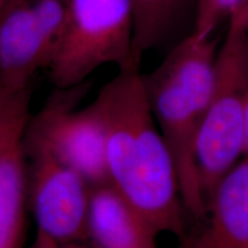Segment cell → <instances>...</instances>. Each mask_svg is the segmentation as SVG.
I'll list each match as a JSON object with an SVG mask.
<instances>
[{"label":"cell","instance_id":"obj_1","mask_svg":"<svg viewBox=\"0 0 248 248\" xmlns=\"http://www.w3.org/2000/svg\"><path fill=\"white\" fill-rule=\"evenodd\" d=\"M92 104L106 132L109 184L159 233L185 234L177 172L148 105L140 68L120 69Z\"/></svg>","mask_w":248,"mask_h":248},{"label":"cell","instance_id":"obj_2","mask_svg":"<svg viewBox=\"0 0 248 248\" xmlns=\"http://www.w3.org/2000/svg\"><path fill=\"white\" fill-rule=\"evenodd\" d=\"M192 32L162 62L141 74L148 105L177 172L186 214L202 219L207 202L197 164V145L215 77L217 42Z\"/></svg>","mask_w":248,"mask_h":248},{"label":"cell","instance_id":"obj_3","mask_svg":"<svg viewBox=\"0 0 248 248\" xmlns=\"http://www.w3.org/2000/svg\"><path fill=\"white\" fill-rule=\"evenodd\" d=\"M131 0H67L63 28L47 70L55 88L88 82L99 68H140L133 60Z\"/></svg>","mask_w":248,"mask_h":248},{"label":"cell","instance_id":"obj_4","mask_svg":"<svg viewBox=\"0 0 248 248\" xmlns=\"http://www.w3.org/2000/svg\"><path fill=\"white\" fill-rule=\"evenodd\" d=\"M248 95V32L229 23L217 51L215 77L198 138L197 164L207 207L217 184L243 157Z\"/></svg>","mask_w":248,"mask_h":248},{"label":"cell","instance_id":"obj_5","mask_svg":"<svg viewBox=\"0 0 248 248\" xmlns=\"http://www.w3.org/2000/svg\"><path fill=\"white\" fill-rule=\"evenodd\" d=\"M89 82L58 89L35 116H30L23 136L24 153H45L79 173L91 187L109 184L106 132L92 102L78 104Z\"/></svg>","mask_w":248,"mask_h":248},{"label":"cell","instance_id":"obj_6","mask_svg":"<svg viewBox=\"0 0 248 248\" xmlns=\"http://www.w3.org/2000/svg\"><path fill=\"white\" fill-rule=\"evenodd\" d=\"M67 0H9L0 11V88L29 90L47 69L63 28Z\"/></svg>","mask_w":248,"mask_h":248},{"label":"cell","instance_id":"obj_7","mask_svg":"<svg viewBox=\"0 0 248 248\" xmlns=\"http://www.w3.org/2000/svg\"><path fill=\"white\" fill-rule=\"evenodd\" d=\"M26 157L30 159L28 195L37 232L59 246L85 243L91 186L51 155L29 153Z\"/></svg>","mask_w":248,"mask_h":248},{"label":"cell","instance_id":"obj_8","mask_svg":"<svg viewBox=\"0 0 248 248\" xmlns=\"http://www.w3.org/2000/svg\"><path fill=\"white\" fill-rule=\"evenodd\" d=\"M200 232L184 248H248V160L241 159L210 195Z\"/></svg>","mask_w":248,"mask_h":248},{"label":"cell","instance_id":"obj_9","mask_svg":"<svg viewBox=\"0 0 248 248\" xmlns=\"http://www.w3.org/2000/svg\"><path fill=\"white\" fill-rule=\"evenodd\" d=\"M160 233L110 184L93 187L86 241L94 248H159Z\"/></svg>","mask_w":248,"mask_h":248},{"label":"cell","instance_id":"obj_10","mask_svg":"<svg viewBox=\"0 0 248 248\" xmlns=\"http://www.w3.org/2000/svg\"><path fill=\"white\" fill-rule=\"evenodd\" d=\"M27 195V157L21 141L0 159V248H23Z\"/></svg>","mask_w":248,"mask_h":248},{"label":"cell","instance_id":"obj_11","mask_svg":"<svg viewBox=\"0 0 248 248\" xmlns=\"http://www.w3.org/2000/svg\"><path fill=\"white\" fill-rule=\"evenodd\" d=\"M133 11V60L159 47L183 23L197 0H131Z\"/></svg>","mask_w":248,"mask_h":248},{"label":"cell","instance_id":"obj_12","mask_svg":"<svg viewBox=\"0 0 248 248\" xmlns=\"http://www.w3.org/2000/svg\"><path fill=\"white\" fill-rule=\"evenodd\" d=\"M30 89L9 91L0 88V159L23 140L30 119Z\"/></svg>","mask_w":248,"mask_h":248},{"label":"cell","instance_id":"obj_13","mask_svg":"<svg viewBox=\"0 0 248 248\" xmlns=\"http://www.w3.org/2000/svg\"><path fill=\"white\" fill-rule=\"evenodd\" d=\"M246 0H197L192 32L212 36L222 21L229 20Z\"/></svg>","mask_w":248,"mask_h":248},{"label":"cell","instance_id":"obj_14","mask_svg":"<svg viewBox=\"0 0 248 248\" xmlns=\"http://www.w3.org/2000/svg\"><path fill=\"white\" fill-rule=\"evenodd\" d=\"M229 23L234 24L248 32V0L244 2L229 18Z\"/></svg>","mask_w":248,"mask_h":248},{"label":"cell","instance_id":"obj_15","mask_svg":"<svg viewBox=\"0 0 248 248\" xmlns=\"http://www.w3.org/2000/svg\"><path fill=\"white\" fill-rule=\"evenodd\" d=\"M29 248H60V246L51 238H48L47 235L37 232L35 239Z\"/></svg>","mask_w":248,"mask_h":248},{"label":"cell","instance_id":"obj_16","mask_svg":"<svg viewBox=\"0 0 248 248\" xmlns=\"http://www.w3.org/2000/svg\"><path fill=\"white\" fill-rule=\"evenodd\" d=\"M243 157L248 160V95L245 108V119L243 126Z\"/></svg>","mask_w":248,"mask_h":248},{"label":"cell","instance_id":"obj_17","mask_svg":"<svg viewBox=\"0 0 248 248\" xmlns=\"http://www.w3.org/2000/svg\"><path fill=\"white\" fill-rule=\"evenodd\" d=\"M60 248H89L85 243H69L66 245H62Z\"/></svg>","mask_w":248,"mask_h":248},{"label":"cell","instance_id":"obj_18","mask_svg":"<svg viewBox=\"0 0 248 248\" xmlns=\"http://www.w3.org/2000/svg\"><path fill=\"white\" fill-rule=\"evenodd\" d=\"M8 1L9 0H0V11H1V9L4 8L6 5H7Z\"/></svg>","mask_w":248,"mask_h":248}]
</instances>
